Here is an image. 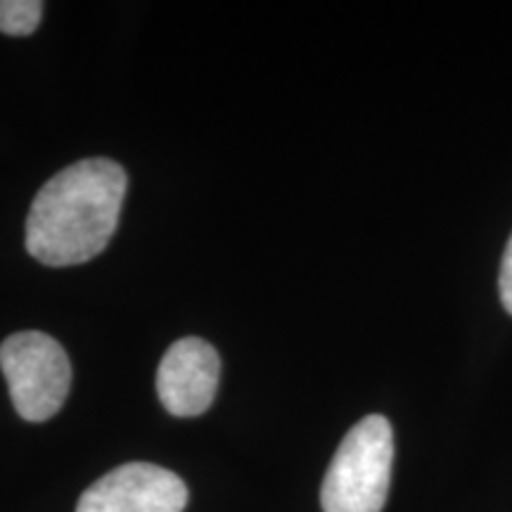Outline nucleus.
Instances as JSON below:
<instances>
[{
  "label": "nucleus",
  "mask_w": 512,
  "mask_h": 512,
  "mask_svg": "<svg viewBox=\"0 0 512 512\" xmlns=\"http://www.w3.org/2000/svg\"><path fill=\"white\" fill-rule=\"evenodd\" d=\"M394 432L384 415H368L339 444L320 489L323 512H382L392 484Z\"/></svg>",
  "instance_id": "nucleus-2"
},
{
  "label": "nucleus",
  "mask_w": 512,
  "mask_h": 512,
  "mask_svg": "<svg viewBox=\"0 0 512 512\" xmlns=\"http://www.w3.org/2000/svg\"><path fill=\"white\" fill-rule=\"evenodd\" d=\"M498 290H501V302L505 306V311L512 316V235L503 252L501 275H498Z\"/></svg>",
  "instance_id": "nucleus-7"
},
{
  "label": "nucleus",
  "mask_w": 512,
  "mask_h": 512,
  "mask_svg": "<svg viewBox=\"0 0 512 512\" xmlns=\"http://www.w3.org/2000/svg\"><path fill=\"white\" fill-rule=\"evenodd\" d=\"M0 370L19 418L46 422L60 413L72 387L67 351L46 332L27 330L0 344Z\"/></svg>",
  "instance_id": "nucleus-3"
},
{
  "label": "nucleus",
  "mask_w": 512,
  "mask_h": 512,
  "mask_svg": "<svg viewBox=\"0 0 512 512\" xmlns=\"http://www.w3.org/2000/svg\"><path fill=\"white\" fill-rule=\"evenodd\" d=\"M221 380V358L209 342L185 337L171 344L157 370V394L176 418H195L209 411Z\"/></svg>",
  "instance_id": "nucleus-5"
},
{
  "label": "nucleus",
  "mask_w": 512,
  "mask_h": 512,
  "mask_svg": "<svg viewBox=\"0 0 512 512\" xmlns=\"http://www.w3.org/2000/svg\"><path fill=\"white\" fill-rule=\"evenodd\" d=\"M188 486L152 463H126L107 472L79 498L76 512H183Z\"/></svg>",
  "instance_id": "nucleus-4"
},
{
  "label": "nucleus",
  "mask_w": 512,
  "mask_h": 512,
  "mask_svg": "<svg viewBox=\"0 0 512 512\" xmlns=\"http://www.w3.org/2000/svg\"><path fill=\"white\" fill-rule=\"evenodd\" d=\"M126 188V171L112 159H81L62 169L31 204L27 252L53 268L95 259L119 226Z\"/></svg>",
  "instance_id": "nucleus-1"
},
{
  "label": "nucleus",
  "mask_w": 512,
  "mask_h": 512,
  "mask_svg": "<svg viewBox=\"0 0 512 512\" xmlns=\"http://www.w3.org/2000/svg\"><path fill=\"white\" fill-rule=\"evenodd\" d=\"M41 0H0V31L8 36H29L41 24Z\"/></svg>",
  "instance_id": "nucleus-6"
}]
</instances>
